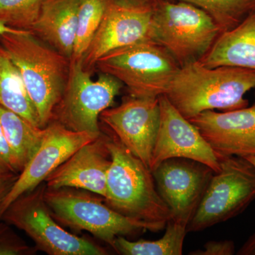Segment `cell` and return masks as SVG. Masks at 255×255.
Listing matches in <instances>:
<instances>
[{"label":"cell","mask_w":255,"mask_h":255,"mask_svg":"<svg viewBox=\"0 0 255 255\" xmlns=\"http://www.w3.org/2000/svg\"><path fill=\"white\" fill-rule=\"evenodd\" d=\"M45 182L13 201L0 221L23 231L38 251L49 255H106L105 248L69 233L53 217L45 201Z\"/></svg>","instance_id":"52a82bcc"},{"label":"cell","mask_w":255,"mask_h":255,"mask_svg":"<svg viewBox=\"0 0 255 255\" xmlns=\"http://www.w3.org/2000/svg\"><path fill=\"white\" fill-rule=\"evenodd\" d=\"M239 255H255V233L247 240L238 251Z\"/></svg>","instance_id":"f1b7e54d"},{"label":"cell","mask_w":255,"mask_h":255,"mask_svg":"<svg viewBox=\"0 0 255 255\" xmlns=\"http://www.w3.org/2000/svg\"><path fill=\"white\" fill-rule=\"evenodd\" d=\"M100 135L73 131L55 121L48 124L38 149L0 204V219L13 201L44 182L74 152Z\"/></svg>","instance_id":"7c38bea8"},{"label":"cell","mask_w":255,"mask_h":255,"mask_svg":"<svg viewBox=\"0 0 255 255\" xmlns=\"http://www.w3.org/2000/svg\"><path fill=\"white\" fill-rule=\"evenodd\" d=\"M187 226L186 223L169 220L164 236L158 240L132 242L119 236L112 248L124 255H182Z\"/></svg>","instance_id":"44dd1931"},{"label":"cell","mask_w":255,"mask_h":255,"mask_svg":"<svg viewBox=\"0 0 255 255\" xmlns=\"http://www.w3.org/2000/svg\"><path fill=\"white\" fill-rule=\"evenodd\" d=\"M45 0H0V21L8 27L31 31Z\"/></svg>","instance_id":"cb8c5ba5"},{"label":"cell","mask_w":255,"mask_h":255,"mask_svg":"<svg viewBox=\"0 0 255 255\" xmlns=\"http://www.w3.org/2000/svg\"><path fill=\"white\" fill-rule=\"evenodd\" d=\"M245 158L248 159L255 167V155L248 156V157H245Z\"/></svg>","instance_id":"1f68e13d"},{"label":"cell","mask_w":255,"mask_h":255,"mask_svg":"<svg viewBox=\"0 0 255 255\" xmlns=\"http://www.w3.org/2000/svg\"><path fill=\"white\" fill-rule=\"evenodd\" d=\"M236 253V247L231 241H209L204 250L191 252L192 255H233Z\"/></svg>","instance_id":"4316f807"},{"label":"cell","mask_w":255,"mask_h":255,"mask_svg":"<svg viewBox=\"0 0 255 255\" xmlns=\"http://www.w3.org/2000/svg\"><path fill=\"white\" fill-rule=\"evenodd\" d=\"M179 68L172 55L152 39L112 50L95 67L118 79L129 95L149 98L164 95Z\"/></svg>","instance_id":"5b68a950"},{"label":"cell","mask_w":255,"mask_h":255,"mask_svg":"<svg viewBox=\"0 0 255 255\" xmlns=\"http://www.w3.org/2000/svg\"><path fill=\"white\" fill-rule=\"evenodd\" d=\"M188 120L219 159L255 155V104L230 112L205 111Z\"/></svg>","instance_id":"9a60e30c"},{"label":"cell","mask_w":255,"mask_h":255,"mask_svg":"<svg viewBox=\"0 0 255 255\" xmlns=\"http://www.w3.org/2000/svg\"><path fill=\"white\" fill-rule=\"evenodd\" d=\"M154 9L143 5L107 1L100 26L84 56V68L92 73L98 60L112 50L151 39Z\"/></svg>","instance_id":"4fadbf2b"},{"label":"cell","mask_w":255,"mask_h":255,"mask_svg":"<svg viewBox=\"0 0 255 255\" xmlns=\"http://www.w3.org/2000/svg\"><path fill=\"white\" fill-rule=\"evenodd\" d=\"M18 175H10L0 177V204L4 200L5 196L14 185Z\"/></svg>","instance_id":"83f0119b"},{"label":"cell","mask_w":255,"mask_h":255,"mask_svg":"<svg viewBox=\"0 0 255 255\" xmlns=\"http://www.w3.org/2000/svg\"><path fill=\"white\" fill-rule=\"evenodd\" d=\"M83 60H70V75L53 120L76 132L100 135L101 114L113 106L124 85L109 74L100 73L97 80L83 67Z\"/></svg>","instance_id":"9c48e42d"},{"label":"cell","mask_w":255,"mask_h":255,"mask_svg":"<svg viewBox=\"0 0 255 255\" xmlns=\"http://www.w3.org/2000/svg\"><path fill=\"white\" fill-rule=\"evenodd\" d=\"M100 119L111 133L150 168L160 122L159 97L126 96L118 107L104 111Z\"/></svg>","instance_id":"30bf717a"},{"label":"cell","mask_w":255,"mask_h":255,"mask_svg":"<svg viewBox=\"0 0 255 255\" xmlns=\"http://www.w3.org/2000/svg\"><path fill=\"white\" fill-rule=\"evenodd\" d=\"M37 251L18 236L11 225L0 221V255H33Z\"/></svg>","instance_id":"d4e9b609"},{"label":"cell","mask_w":255,"mask_h":255,"mask_svg":"<svg viewBox=\"0 0 255 255\" xmlns=\"http://www.w3.org/2000/svg\"><path fill=\"white\" fill-rule=\"evenodd\" d=\"M80 0H45L31 31L71 60Z\"/></svg>","instance_id":"ac0fdd59"},{"label":"cell","mask_w":255,"mask_h":255,"mask_svg":"<svg viewBox=\"0 0 255 255\" xmlns=\"http://www.w3.org/2000/svg\"><path fill=\"white\" fill-rule=\"evenodd\" d=\"M0 125L22 171L41 144L44 136L45 128L34 127L1 105Z\"/></svg>","instance_id":"ffe728a7"},{"label":"cell","mask_w":255,"mask_h":255,"mask_svg":"<svg viewBox=\"0 0 255 255\" xmlns=\"http://www.w3.org/2000/svg\"><path fill=\"white\" fill-rule=\"evenodd\" d=\"M157 191L171 219L189 225L215 172L206 164L186 158L164 160L152 171Z\"/></svg>","instance_id":"8fae6325"},{"label":"cell","mask_w":255,"mask_h":255,"mask_svg":"<svg viewBox=\"0 0 255 255\" xmlns=\"http://www.w3.org/2000/svg\"><path fill=\"white\" fill-rule=\"evenodd\" d=\"M221 33L207 13L189 3L163 0L154 9L151 39L163 46L180 68L200 59Z\"/></svg>","instance_id":"8992f818"},{"label":"cell","mask_w":255,"mask_h":255,"mask_svg":"<svg viewBox=\"0 0 255 255\" xmlns=\"http://www.w3.org/2000/svg\"><path fill=\"white\" fill-rule=\"evenodd\" d=\"M160 122L150 170L171 158H186L207 165L215 173L221 169L220 159L194 124L183 117L166 95L159 97Z\"/></svg>","instance_id":"5bb4252c"},{"label":"cell","mask_w":255,"mask_h":255,"mask_svg":"<svg viewBox=\"0 0 255 255\" xmlns=\"http://www.w3.org/2000/svg\"><path fill=\"white\" fill-rule=\"evenodd\" d=\"M198 61L209 68L230 66L255 70V9L232 29L220 33Z\"/></svg>","instance_id":"e0dca14e"},{"label":"cell","mask_w":255,"mask_h":255,"mask_svg":"<svg viewBox=\"0 0 255 255\" xmlns=\"http://www.w3.org/2000/svg\"><path fill=\"white\" fill-rule=\"evenodd\" d=\"M21 169L0 125V177L19 175Z\"/></svg>","instance_id":"484cf974"},{"label":"cell","mask_w":255,"mask_h":255,"mask_svg":"<svg viewBox=\"0 0 255 255\" xmlns=\"http://www.w3.org/2000/svg\"><path fill=\"white\" fill-rule=\"evenodd\" d=\"M19 31H21V30H16L14 28L8 27L1 21H0V35L4 33H16V32Z\"/></svg>","instance_id":"4dcf8cb0"},{"label":"cell","mask_w":255,"mask_h":255,"mask_svg":"<svg viewBox=\"0 0 255 255\" xmlns=\"http://www.w3.org/2000/svg\"><path fill=\"white\" fill-rule=\"evenodd\" d=\"M204 10L221 33L232 29L255 9V0H179Z\"/></svg>","instance_id":"7402d4cb"},{"label":"cell","mask_w":255,"mask_h":255,"mask_svg":"<svg viewBox=\"0 0 255 255\" xmlns=\"http://www.w3.org/2000/svg\"><path fill=\"white\" fill-rule=\"evenodd\" d=\"M107 1H122V2L131 3V4L143 5L155 8L163 0H105Z\"/></svg>","instance_id":"f546056e"},{"label":"cell","mask_w":255,"mask_h":255,"mask_svg":"<svg viewBox=\"0 0 255 255\" xmlns=\"http://www.w3.org/2000/svg\"><path fill=\"white\" fill-rule=\"evenodd\" d=\"M219 159L221 169L211 177L188 232H199L233 219L255 200V166L238 156Z\"/></svg>","instance_id":"ba28073f"},{"label":"cell","mask_w":255,"mask_h":255,"mask_svg":"<svg viewBox=\"0 0 255 255\" xmlns=\"http://www.w3.org/2000/svg\"><path fill=\"white\" fill-rule=\"evenodd\" d=\"M0 45L21 74L39 125L51 123L68 83L70 60L31 31L4 33Z\"/></svg>","instance_id":"7a4b0ae2"},{"label":"cell","mask_w":255,"mask_h":255,"mask_svg":"<svg viewBox=\"0 0 255 255\" xmlns=\"http://www.w3.org/2000/svg\"><path fill=\"white\" fill-rule=\"evenodd\" d=\"M105 0H80L71 60H83L105 13Z\"/></svg>","instance_id":"603a6c76"},{"label":"cell","mask_w":255,"mask_h":255,"mask_svg":"<svg viewBox=\"0 0 255 255\" xmlns=\"http://www.w3.org/2000/svg\"><path fill=\"white\" fill-rule=\"evenodd\" d=\"M255 88V70L237 67L206 68L199 61L179 68L164 94L183 117L189 119L209 110L246 108V94Z\"/></svg>","instance_id":"6da1fadb"},{"label":"cell","mask_w":255,"mask_h":255,"mask_svg":"<svg viewBox=\"0 0 255 255\" xmlns=\"http://www.w3.org/2000/svg\"><path fill=\"white\" fill-rule=\"evenodd\" d=\"M107 145L112 164L104 197L107 205L127 217L164 229L170 211L159 194L152 171L113 134L107 137Z\"/></svg>","instance_id":"3957f363"},{"label":"cell","mask_w":255,"mask_h":255,"mask_svg":"<svg viewBox=\"0 0 255 255\" xmlns=\"http://www.w3.org/2000/svg\"><path fill=\"white\" fill-rule=\"evenodd\" d=\"M107 137L102 132L95 140L74 152L46 178L44 182L47 188H75L105 197L107 175L112 164Z\"/></svg>","instance_id":"2e32d148"},{"label":"cell","mask_w":255,"mask_h":255,"mask_svg":"<svg viewBox=\"0 0 255 255\" xmlns=\"http://www.w3.org/2000/svg\"><path fill=\"white\" fill-rule=\"evenodd\" d=\"M0 105L41 128L38 114L30 99L21 74L0 45Z\"/></svg>","instance_id":"d6986e66"},{"label":"cell","mask_w":255,"mask_h":255,"mask_svg":"<svg viewBox=\"0 0 255 255\" xmlns=\"http://www.w3.org/2000/svg\"><path fill=\"white\" fill-rule=\"evenodd\" d=\"M45 201L60 225L77 231H87L113 247L119 236L133 237L145 231L158 232L153 225L119 214L105 202L104 197L75 188L48 189Z\"/></svg>","instance_id":"277c9868"}]
</instances>
